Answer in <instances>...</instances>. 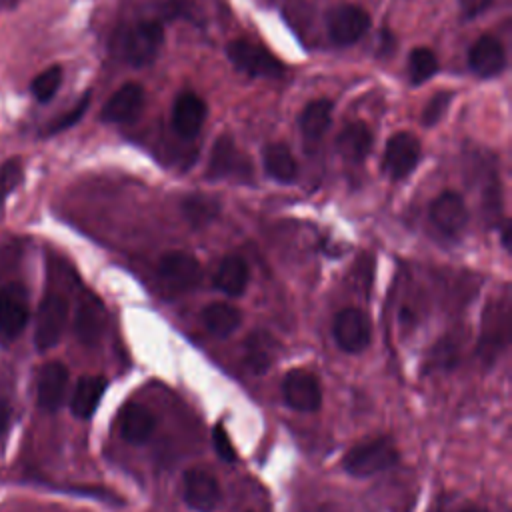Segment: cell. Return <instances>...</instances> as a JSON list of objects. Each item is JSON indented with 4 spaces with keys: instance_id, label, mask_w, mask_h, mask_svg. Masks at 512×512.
Masks as SVG:
<instances>
[{
    "instance_id": "obj_1",
    "label": "cell",
    "mask_w": 512,
    "mask_h": 512,
    "mask_svg": "<svg viewBox=\"0 0 512 512\" xmlns=\"http://www.w3.org/2000/svg\"><path fill=\"white\" fill-rule=\"evenodd\" d=\"M164 42V30L154 20H140L120 26L110 40V50L116 58L130 66H148L156 60Z\"/></svg>"
},
{
    "instance_id": "obj_2",
    "label": "cell",
    "mask_w": 512,
    "mask_h": 512,
    "mask_svg": "<svg viewBox=\"0 0 512 512\" xmlns=\"http://www.w3.org/2000/svg\"><path fill=\"white\" fill-rule=\"evenodd\" d=\"M208 180H232L240 184L254 182V166L248 154L238 148L230 134H220L212 146L208 168Z\"/></svg>"
},
{
    "instance_id": "obj_3",
    "label": "cell",
    "mask_w": 512,
    "mask_h": 512,
    "mask_svg": "<svg viewBox=\"0 0 512 512\" xmlns=\"http://www.w3.org/2000/svg\"><path fill=\"white\" fill-rule=\"evenodd\" d=\"M398 460L400 454L392 440L386 436H378L350 448L342 458V468L352 476L366 478L392 468L394 464H398Z\"/></svg>"
},
{
    "instance_id": "obj_4",
    "label": "cell",
    "mask_w": 512,
    "mask_h": 512,
    "mask_svg": "<svg viewBox=\"0 0 512 512\" xmlns=\"http://www.w3.org/2000/svg\"><path fill=\"white\" fill-rule=\"evenodd\" d=\"M226 56L236 70L252 78H276L284 72V64L274 54L248 40L228 42Z\"/></svg>"
},
{
    "instance_id": "obj_5",
    "label": "cell",
    "mask_w": 512,
    "mask_h": 512,
    "mask_svg": "<svg viewBox=\"0 0 512 512\" xmlns=\"http://www.w3.org/2000/svg\"><path fill=\"white\" fill-rule=\"evenodd\" d=\"M68 320V302L60 294H48L38 306L34 344L36 350L46 352L58 344Z\"/></svg>"
},
{
    "instance_id": "obj_6",
    "label": "cell",
    "mask_w": 512,
    "mask_h": 512,
    "mask_svg": "<svg viewBox=\"0 0 512 512\" xmlns=\"http://www.w3.org/2000/svg\"><path fill=\"white\" fill-rule=\"evenodd\" d=\"M370 28V16L354 4H340L326 14V30L334 44L350 46L358 42Z\"/></svg>"
},
{
    "instance_id": "obj_7",
    "label": "cell",
    "mask_w": 512,
    "mask_h": 512,
    "mask_svg": "<svg viewBox=\"0 0 512 512\" xmlns=\"http://www.w3.org/2000/svg\"><path fill=\"white\" fill-rule=\"evenodd\" d=\"M158 276L170 292H188L200 284L202 266L188 252H168L158 262Z\"/></svg>"
},
{
    "instance_id": "obj_8",
    "label": "cell",
    "mask_w": 512,
    "mask_h": 512,
    "mask_svg": "<svg viewBox=\"0 0 512 512\" xmlns=\"http://www.w3.org/2000/svg\"><path fill=\"white\" fill-rule=\"evenodd\" d=\"M332 334L338 348L350 354H358L366 350L372 340L370 320L360 308H342L332 322Z\"/></svg>"
},
{
    "instance_id": "obj_9",
    "label": "cell",
    "mask_w": 512,
    "mask_h": 512,
    "mask_svg": "<svg viewBox=\"0 0 512 512\" xmlns=\"http://www.w3.org/2000/svg\"><path fill=\"white\" fill-rule=\"evenodd\" d=\"M420 160V142L410 132H396L388 138L382 156V170L392 180H404Z\"/></svg>"
},
{
    "instance_id": "obj_10",
    "label": "cell",
    "mask_w": 512,
    "mask_h": 512,
    "mask_svg": "<svg viewBox=\"0 0 512 512\" xmlns=\"http://www.w3.org/2000/svg\"><path fill=\"white\" fill-rule=\"evenodd\" d=\"M28 296L22 284L0 288V340H14L28 324Z\"/></svg>"
},
{
    "instance_id": "obj_11",
    "label": "cell",
    "mask_w": 512,
    "mask_h": 512,
    "mask_svg": "<svg viewBox=\"0 0 512 512\" xmlns=\"http://www.w3.org/2000/svg\"><path fill=\"white\" fill-rule=\"evenodd\" d=\"M280 390L284 402L294 410L316 412L322 406V388L316 376L302 368L286 372Z\"/></svg>"
},
{
    "instance_id": "obj_12",
    "label": "cell",
    "mask_w": 512,
    "mask_h": 512,
    "mask_svg": "<svg viewBox=\"0 0 512 512\" xmlns=\"http://www.w3.org/2000/svg\"><path fill=\"white\" fill-rule=\"evenodd\" d=\"M184 502L196 512H214L222 500V490L206 468H188L184 472Z\"/></svg>"
},
{
    "instance_id": "obj_13",
    "label": "cell",
    "mask_w": 512,
    "mask_h": 512,
    "mask_svg": "<svg viewBox=\"0 0 512 512\" xmlns=\"http://www.w3.org/2000/svg\"><path fill=\"white\" fill-rule=\"evenodd\" d=\"M430 220L444 236H458L468 222V210L462 196L450 190L438 194L430 204Z\"/></svg>"
},
{
    "instance_id": "obj_14",
    "label": "cell",
    "mask_w": 512,
    "mask_h": 512,
    "mask_svg": "<svg viewBox=\"0 0 512 512\" xmlns=\"http://www.w3.org/2000/svg\"><path fill=\"white\" fill-rule=\"evenodd\" d=\"M206 120V104L194 92H182L176 96L172 104V128L184 138L192 140L200 134L202 124Z\"/></svg>"
},
{
    "instance_id": "obj_15",
    "label": "cell",
    "mask_w": 512,
    "mask_h": 512,
    "mask_svg": "<svg viewBox=\"0 0 512 512\" xmlns=\"http://www.w3.org/2000/svg\"><path fill=\"white\" fill-rule=\"evenodd\" d=\"M68 376V368L62 362H48L40 368L36 384V402L40 410L56 412L62 406Z\"/></svg>"
},
{
    "instance_id": "obj_16",
    "label": "cell",
    "mask_w": 512,
    "mask_h": 512,
    "mask_svg": "<svg viewBox=\"0 0 512 512\" xmlns=\"http://www.w3.org/2000/svg\"><path fill=\"white\" fill-rule=\"evenodd\" d=\"M144 106V90L140 84H124L120 86L102 106L100 118L104 122L114 124H126L140 116V110Z\"/></svg>"
},
{
    "instance_id": "obj_17",
    "label": "cell",
    "mask_w": 512,
    "mask_h": 512,
    "mask_svg": "<svg viewBox=\"0 0 512 512\" xmlns=\"http://www.w3.org/2000/svg\"><path fill=\"white\" fill-rule=\"evenodd\" d=\"M468 66L480 78L498 76L506 68V52L500 40L494 36H480L468 52Z\"/></svg>"
},
{
    "instance_id": "obj_18",
    "label": "cell",
    "mask_w": 512,
    "mask_h": 512,
    "mask_svg": "<svg viewBox=\"0 0 512 512\" xmlns=\"http://www.w3.org/2000/svg\"><path fill=\"white\" fill-rule=\"evenodd\" d=\"M120 436L130 444H144L156 430V416L138 402H128L118 416Z\"/></svg>"
},
{
    "instance_id": "obj_19",
    "label": "cell",
    "mask_w": 512,
    "mask_h": 512,
    "mask_svg": "<svg viewBox=\"0 0 512 512\" xmlns=\"http://www.w3.org/2000/svg\"><path fill=\"white\" fill-rule=\"evenodd\" d=\"M374 138L372 132L368 128V124H364L362 120H354L348 122L340 134L336 136V150L338 154L348 160V162H362L370 150H372Z\"/></svg>"
},
{
    "instance_id": "obj_20",
    "label": "cell",
    "mask_w": 512,
    "mask_h": 512,
    "mask_svg": "<svg viewBox=\"0 0 512 512\" xmlns=\"http://www.w3.org/2000/svg\"><path fill=\"white\" fill-rule=\"evenodd\" d=\"M250 280V270L248 264L244 262V258L232 254L220 260L216 272H214V286L216 290H220L226 296H242L246 286Z\"/></svg>"
},
{
    "instance_id": "obj_21",
    "label": "cell",
    "mask_w": 512,
    "mask_h": 512,
    "mask_svg": "<svg viewBox=\"0 0 512 512\" xmlns=\"http://www.w3.org/2000/svg\"><path fill=\"white\" fill-rule=\"evenodd\" d=\"M104 322H106V316H104L102 304L92 296L84 298L74 318V330L78 340L86 346H94L104 332Z\"/></svg>"
},
{
    "instance_id": "obj_22",
    "label": "cell",
    "mask_w": 512,
    "mask_h": 512,
    "mask_svg": "<svg viewBox=\"0 0 512 512\" xmlns=\"http://www.w3.org/2000/svg\"><path fill=\"white\" fill-rule=\"evenodd\" d=\"M106 384L108 382L102 376H82L76 382L70 398L72 414L76 418H90L106 392Z\"/></svg>"
},
{
    "instance_id": "obj_23",
    "label": "cell",
    "mask_w": 512,
    "mask_h": 512,
    "mask_svg": "<svg viewBox=\"0 0 512 512\" xmlns=\"http://www.w3.org/2000/svg\"><path fill=\"white\" fill-rule=\"evenodd\" d=\"M332 108H334L332 102L326 98L312 100L302 108L298 118V128L308 144L318 142L326 134L332 120Z\"/></svg>"
},
{
    "instance_id": "obj_24",
    "label": "cell",
    "mask_w": 512,
    "mask_h": 512,
    "mask_svg": "<svg viewBox=\"0 0 512 512\" xmlns=\"http://www.w3.org/2000/svg\"><path fill=\"white\" fill-rule=\"evenodd\" d=\"M262 164L266 174L282 184H290L298 176V164L290 152V148L282 142L268 144L262 152Z\"/></svg>"
},
{
    "instance_id": "obj_25",
    "label": "cell",
    "mask_w": 512,
    "mask_h": 512,
    "mask_svg": "<svg viewBox=\"0 0 512 512\" xmlns=\"http://www.w3.org/2000/svg\"><path fill=\"white\" fill-rule=\"evenodd\" d=\"M200 320L210 334L226 338L238 330V326L242 324V314L238 308L226 302H212L202 308Z\"/></svg>"
},
{
    "instance_id": "obj_26",
    "label": "cell",
    "mask_w": 512,
    "mask_h": 512,
    "mask_svg": "<svg viewBox=\"0 0 512 512\" xmlns=\"http://www.w3.org/2000/svg\"><path fill=\"white\" fill-rule=\"evenodd\" d=\"M274 356H276V342L270 334L252 332L244 340V362L252 372L256 374L266 372L272 366Z\"/></svg>"
},
{
    "instance_id": "obj_27",
    "label": "cell",
    "mask_w": 512,
    "mask_h": 512,
    "mask_svg": "<svg viewBox=\"0 0 512 512\" xmlns=\"http://www.w3.org/2000/svg\"><path fill=\"white\" fill-rule=\"evenodd\" d=\"M436 72H438V58L430 48L418 46L410 52V56H408V76H410L412 84H424Z\"/></svg>"
},
{
    "instance_id": "obj_28",
    "label": "cell",
    "mask_w": 512,
    "mask_h": 512,
    "mask_svg": "<svg viewBox=\"0 0 512 512\" xmlns=\"http://www.w3.org/2000/svg\"><path fill=\"white\" fill-rule=\"evenodd\" d=\"M218 204L206 196H188L182 204V212L192 226H204L218 214Z\"/></svg>"
},
{
    "instance_id": "obj_29",
    "label": "cell",
    "mask_w": 512,
    "mask_h": 512,
    "mask_svg": "<svg viewBox=\"0 0 512 512\" xmlns=\"http://www.w3.org/2000/svg\"><path fill=\"white\" fill-rule=\"evenodd\" d=\"M62 84V68L60 66H50L42 70L34 80H32V94L38 102H50L52 96L58 92Z\"/></svg>"
},
{
    "instance_id": "obj_30",
    "label": "cell",
    "mask_w": 512,
    "mask_h": 512,
    "mask_svg": "<svg viewBox=\"0 0 512 512\" xmlns=\"http://www.w3.org/2000/svg\"><path fill=\"white\" fill-rule=\"evenodd\" d=\"M88 104H90V94L86 92L68 112H64L60 118H56L54 122H50V124L46 126V134H56V132H62V130L72 128V126L84 116Z\"/></svg>"
},
{
    "instance_id": "obj_31",
    "label": "cell",
    "mask_w": 512,
    "mask_h": 512,
    "mask_svg": "<svg viewBox=\"0 0 512 512\" xmlns=\"http://www.w3.org/2000/svg\"><path fill=\"white\" fill-rule=\"evenodd\" d=\"M450 102H452V94H450V92H438V94H434V96L430 98V102L426 104L424 112H422V122H424V126H434V124L444 116V112L448 110Z\"/></svg>"
},
{
    "instance_id": "obj_32",
    "label": "cell",
    "mask_w": 512,
    "mask_h": 512,
    "mask_svg": "<svg viewBox=\"0 0 512 512\" xmlns=\"http://www.w3.org/2000/svg\"><path fill=\"white\" fill-rule=\"evenodd\" d=\"M20 180H22V166H20V162L10 160V162H6L0 168V206H2L4 198L20 184Z\"/></svg>"
},
{
    "instance_id": "obj_33",
    "label": "cell",
    "mask_w": 512,
    "mask_h": 512,
    "mask_svg": "<svg viewBox=\"0 0 512 512\" xmlns=\"http://www.w3.org/2000/svg\"><path fill=\"white\" fill-rule=\"evenodd\" d=\"M212 438H214V448L218 452V456L226 462H234L236 460V450L230 442V436L226 432V428L222 424H216L212 430Z\"/></svg>"
},
{
    "instance_id": "obj_34",
    "label": "cell",
    "mask_w": 512,
    "mask_h": 512,
    "mask_svg": "<svg viewBox=\"0 0 512 512\" xmlns=\"http://www.w3.org/2000/svg\"><path fill=\"white\" fill-rule=\"evenodd\" d=\"M492 0H462V12L466 18H474L476 14H480L482 10H486V6Z\"/></svg>"
},
{
    "instance_id": "obj_35",
    "label": "cell",
    "mask_w": 512,
    "mask_h": 512,
    "mask_svg": "<svg viewBox=\"0 0 512 512\" xmlns=\"http://www.w3.org/2000/svg\"><path fill=\"white\" fill-rule=\"evenodd\" d=\"M10 424V408L4 400H0V436H4V432L8 430Z\"/></svg>"
},
{
    "instance_id": "obj_36",
    "label": "cell",
    "mask_w": 512,
    "mask_h": 512,
    "mask_svg": "<svg viewBox=\"0 0 512 512\" xmlns=\"http://www.w3.org/2000/svg\"><path fill=\"white\" fill-rule=\"evenodd\" d=\"M20 4V0H0V12H6V10H12Z\"/></svg>"
},
{
    "instance_id": "obj_37",
    "label": "cell",
    "mask_w": 512,
    "mask_h": 512,
    "mask_svg": "<svg viewBox=\"0 0 512 512\" xmlns=\"http://www.w3.org/2000/svg\"><path fill=\"white\" fill-rule=\"evenodd\" d=\"M456 512H488V510L482 508V506H476V504H466V506L458 508Z\"/></svg>"
},
{
    "instance_id": "obj_38",
    "label": "cell",
    "mask_w": 512,
    "mask_h": 512,
    "mask_svg": "<svg viewBox=\"0 0 512 512\" xmlns=\"http://www.w3.org/2000/svg\"><path fill=\"white\" fill-rule=\"evenodd\" d=\"M508 234H510V226L508 224H504V228H502V242H504V246L508 248L510 244H508Z\"/></svg>"
}]
</instances>
